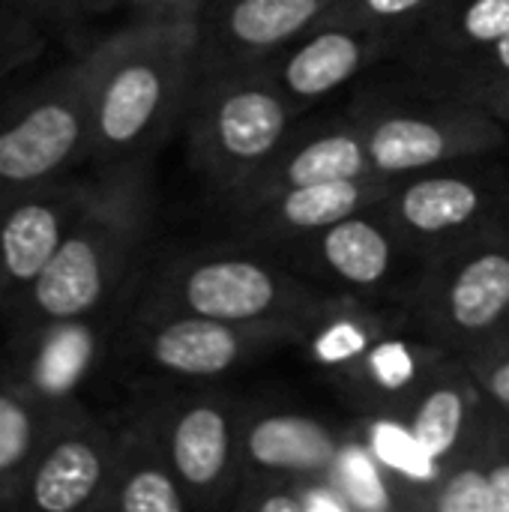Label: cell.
<instances>
[{"mask_svg": "<svg viewBox=\"0 0 509 512\" xmlns=\"http://www.w3.org/2000/svg\"><path fill=\"white\" fill-rule=\"evenodd\" d=\"M507 33L509 0H444L405 42L399 63L411 84H423Z\"/></svg>", "mask_w": 509, "mask_h": 512, "instance_id": "obj_23", "label": "cell"}, {"mask_svg": "<svg viewBox=\"0 0 509 512\" xmlns=\"http://www.w3.org/2000/svg\"><path fill=\"white\" fill-rule=\"evenodd\" d=\"M282 249H291L303 270L336 285L342 294L399 300V306L420 270L414 255L375 213V207L339 219Z\"/></svg>", "mask_w": 509, "mask_h": 512, "instance_id": "obj_13", "label": "cell"}, {"mask_svg": "<svg viewBox=\"0 0 509 512\" xmlns=\"http://www.w3.org/2000/svg\"><path fill=\"white\" fill-rule=\"evenodd\" d=\"M156 222L153 153L99 165L48 270L30 288L12 324L108 312L138 267Z\"/></svg>", "mask_w": 509, "mask_h": 512, "instance_id": "obj_2", "label": "cell"}, {"mask_svg": "<svg viewBox=\"0 0 509 512\" xmlns=\"http://www.w3.org/2000/svg\"><path fill=\"white\" fill-rule=\"evenodd\" d=\"M129 351L153 372L177 381H213L288 345L294 324H243L141 303L129 324Z\"/></svg>", "mask_w": 509, "mask_h": 512, "instance_id": "obj_9", "label": "cell"}, {"mask_svg": "<svg viewBox=\"0 0 509 512\" xmlns=\"http://www.w3.org/2000/svg\"><path fill=\"white\" fill-rule=\"evenodd\" d=\"M402 309L414 330L453 357L509 333V225L420 264Z\"/></svg>", "mask_w": 509, "mask_h": 512, "instance_id": "obj_4", "label": "cell"}, {"mask_svg": "<svg viewBox=\"0 0 509 512\" xmlns=\"http://www.w3.org/2000/svg\"><path fill=\"white\" fill-rule=\"evenodd\" d=\"M117 3H126V0H90V9H111V6H117Z\"/></svg>", "mask_w": 509, "mask_h": 512, "instance_id": "obj_34", "label": "cell"}, {"mask_svg": "<svg viewBox=\"0 0 509 512\" xmlns=\"http://www.w3.org/2000/svg\"><path fill=\"white\" fill-rule=\"evenodd\" d=\"M87 192V180L54 183L0 195V321L9 324L30 288L48 270L66 228Z\"/></svg>", "mask_w": 509, "mask_h": 512, "instance_id": "obj_14", "label": "cell"}, {"mask_svg": "<svg viewBox=\"0 0 509 512\" xmlns=\"http://www.w3.org/2000/svg\"><path fill=\"white\" fill-rule=\"evenodd\" d=\"M501 153L396 177L375 204V213L417 264L456 249L504 222L507 171Z\"/></svg>", "mask_w": 509, "mask_h": 512, "instance_id": "obj_8", "label": "cell"}, {"mask_svg": "<svg viewBox=\"0 0 509 512\" xmlns=\"http://www.w3.org/2000/svg\"><path fill=\"white\" fill-rule=\"evenodd\" d=\"M339 0H213L201 15L198 69L267 63L318 27Z\"/></svg>", "mask_w": 509, "mask_h": 512, "instance_id": "obj_18", "label": "cell"}, {"mask_svg": "<svg viewBox=\"0 0 509 512\" xmlns=\"http://www.w3.org/2000/svg\"><path fill=\"white\" fill-rule=\"evenodd\" d=\"M399 54L402 39L390 33L348 21H321L273 60H267V66L291 102L306 111L363 78L378 63L399 60Z\"/></svg>", "mask_w": 509, "mask_h": 512, "instance_id": "obj_16", "label": "cell"}, {"mask_svg": "<svg viewBox=\"0 0 509 512\" xmlns=\"http://www.w3.org/2000/svg\"><path fill=\"white\" fill-rule=\"evenodd\" d=\"M147 402L192 510H228L240 486V405L216 390L159 393Z\"/></svg>", "mask_w": 509, "mask_h": 512, "instance_id": "obj_10", "label": "cell"}, {"mask_svg": "<svg viewBox=\"0 0 509 512\" xmlns=\"http://www.w3.org/2000/svg\"><path fill=\"white\" fill-rule=\"evenodd\" d=\"M408 321L405 309H384L381 300L354 294L321 297L309 312L300 345L309 363L339 390L360 372L372 351Z\"/></svg>", "mask_w": 509, "mask_h": 512, "instance_id": "obj_22", "label": "cell"}, {"mask_svg": "<svg viewBox=\"0 0 509 512\" xmlns=\"http://www.w3.org/2000/svg\"><path fill=\"white\" fill-rule=\"evenodd\" d=\"M237 450L240 480H321L339 471L348 441L312 414L240 405Z\"/></svg>", "mask_w": 509, "mask_h": 512, "instance_id": "obj_15", "label": "cell"}, {"mask_svg": "<svg viewBox=\"0 0 509 512\" xmlns=\"http://www.w3.org/2000/svg\"><path fill=\"white\" fill-rule=\"evenodd\" d=\"M135 18H198L213 0H126Z\"/></svg>", "mask_w": 509, "mask_h": 512, "instance_id": "obj_30", "label": "cell"}, {"mask_svg": "<svg viewBox=\"0 0 509 512\" xmlns=\"http://www.w3.org/2000/svg\"><path fill=\"white\" fill-rule=\"evenodd\" d=\"M471 453L477 456L495 498V512H509V417L492 408Z\"/></svg>", "mask_w": 509, "mask_h": 512, "instance_id": "obj_27", "label": "cell"}, {"mask_svg": "<svg viewBox=\"0 0 509 512\" xmlns=\"http://www.w3.org/2000/svg\"><path fill=\"white\" fill-rule=\"evenodd\" d=\"M372 174L369 150L360 123L351 111L324 117L312 126H294L288 141L279 153L258 171V177L228 201V207L252 204L270 198L282 189L324 183V180H345V177H366Z\"/></svg>", "mask_w": 509, "mask_h": 512, "instance_id": "obj_20", "label": "cell"}, {"mask_svg": "<svg viewBox=\"0 0 509 512\" xmlns=\"http://www.w3.org/2000/svg\"><path fill=\"white\" fill-rule=\"evenodd\" d=\"M468 105H477L480 111H486L489 117H495L498 123H504L509 129V81H501V84H492L486 90H477L471 93L468 99H462Z\"/></svg>", "mask_w": 509, "mask_h": 512, "instance_id": "obj_31", "label": "cell"}, {"mask_svg": "<svg viewBox=\"0 0 509 512\" xmlns=\"http://www.w3.org/2000/svg\"><path fill=\"white\" fill-rule=\"evenodd\" d=\"M108 315L12 324L0 351V375L45 411L81 402V390L102 363Z\"/></svg>", "mask_w": 509, "mask_h": 512, "instance_id": "obj_12", "label": "cell"}, {"mask_svg": "<svg viewBox=\"0 0 509 512\" xmlns=\"http://www.w3.org/2000/svg\"><path fill=\"white\" fill-rule=\"evenodd\" d=\"M54 411L0 375V512L18 510V498Z\"/></svg>", "mask_w": 509, "mask_h": 512, "instance_id": "obj_24", "label": "cell"}, {"mask_svg": "<svg viewBox=\"0 0 509 512\" xmlns=\"http://www.w3.org/2000/svg\"><path fill=\"white\" fill-rule=\"evenodd\" d=\"M201 57L198 18H135L90 48V159L150 156L186 114Z\"/></svg>", "mask_w": 509, "mask_h": 512, "instance_id": "obj_1", "label": "cell"}, {"mask_svg": "<svg viewBox=\"0 0 509 512\" xmlns=\"http://www.w3.org/2000/svg\"><path fill=\"white\" fill-rule=\"evenodd\" d=\"M459 360L471 369V375L480 384L489 405L509 417V333L492 339L489 345H483Z\"/></svg>", "mask_w": 509, "mask_h": 512, "instance_id": "obj_29", "label": "cell"}, {"mask_svg": "<svg viewBox=\"0 0 509 512\" xmlns=\"http://www.w3.org/2000/svg\"><path fill=\"white\" fill-rule=\"evenodd\" d=\"M114 462V420L84 402L51 414L15 512H99Z\"/></svg>", "mask_w": 509, "mask_h": 512, "instance_id": "obj_11", "label": "cell"}, {"mask_svg": "<svg viewBox=\"0 0 509 512\" xmlns=\"http://www.w3.org/2000/svg\"><path fill=\"white\" fill-rule=\"evenodd\" d=\"M501 156H504V171H507V180H504V222L509 225V144Z\"/></svg>", "mask_w": 509, "mask_h": 512, "instance_id": "obj_33", "label": "cell"}, {"mask_svg": "<svg viewBox=\"0 0 509 512\" xmlns=\"http://www.w3.org/2000/svg\"><path fill=\"white\" fill-rule=\"evenodd\" d=\"M6 3H12V6H18V9H24V6H51V9H63V6H87L90 9V0H6Z\"/></svg>", "mask_w": 509, "mask_h": 512, "instance_id": "obj_32", "label": "cell"}, {"mask_svg": "<svg viewBox=\"0 0 509 512\" xmlns=\"http://www.w3.org/2000/svg\"><path fill=\"white\" fill-rule=\"evenodd\" d=\"M150 402L141 399L114 420V462L99 512H189Z\"/></svg>", "mask_w": 509, "mask_h": 512, "instance_id": "obj_21", "label": "cell"}, {"mask_svg": "<svg viewBox=\"0 0 509 512\" xmlns=\"http://www.w3.org/2000/svg\"><path fill=\"white\" fill-rule=\"evenodd\" d=\"M501 81H509V33L498 42L486 45L483 51L447 66L435 78L423 84H411V87H420L426 93L447 96V99H468L471 93L486 90Z\"/></svg>", "mask_w": 509, "mask_h": 512, "instance_id": "obj_26", "label": "cell"}, {"mask_svg": "<svg viewBox=\"0 0 509 512\" xmlns=\"http://www.w3.org/2000/svg\"><path fill=\"white\" fill-rule=\"evenodd\" d=\"M489 414L492 405L471 369L450 354L396 417L378 420H390L402 429L432 480L474 447Z\"/></svg>", "mask_w": 509, "mask_h": 512, "instance_id": "obj_17", "label": "cell"}, {"mask_svg": "<svg viewBox=\"0 0 509 512\" xmlns=\"http://www.w3.org/2000/svg\"><path fill=\"white\" fill-rule=\"evenodd\" d=\"M45 51V36L30 12L0 0V78L30 66Z\"/></svg>", "mask_w": 509, "mask_h": 512, "instance_id": "obj_28", "label": "cell"}, {"mask_svg": "<svg viewBox=\"0 0 509 512\" xmlns=\"http://www.w3.org/2000/svg\"><path fill=\"white\" fill-rule=\"evenodd\" d=\"M90 48L0 108V195L69 177L90 159Z\"/></svg>", "mask_w": 509, "mask_h": 512, "instance_id": "obj_7", "label": "cell"}, {"mask_svg": "<svg viewBox=\"0 0 509 512\" xmlns=\"http://www.w3.org/2000/svg\"><path fill=\"white\" fill-rule=\"evenodd\" d=\"M300 108L267 63L198 69L186 105L189 162L201 180L231 201L279 153Z\"/></svg>", "mask_w": 509, "mask_h": 512, "instance_id": "obj_3", "label": "cell"}, {"mask_svg": "<svg viewBox=\"0 0 509 512\" xmlns=\"http://www.w3.org/2000/svg\"><path fill=\"white\" fill-rule=\"evenodd\" d=\"M444 0H339L324 21L363 24L405 42L435 15Z\"/></svg>", "mask_w": 509, "mask_h": 512, "instance_id": "obj_25", "label": "cell"}, {"mask_svg": "<svg viewBox=\"0 0 509 512\" xmlns=\"http://www.w3.org/2000/svg\"><path fill=\"white\" fill-rule=\"evenodd\" d=\"M348 111L363 129L372 174L390 180L462 159L498 156L509 144L507 126L477 105L420 87L411 96L366 93Z\"/></svg>", "mask_w": 509, "mask_h": 512, "instance_id": "obj_6", "label": "cell"}, {"mask_svg": "<svg viewBox=\"0 0 509 512\" xmlns=\"http://www.w3.org/2000/svg\"><path fill=\"white\" fill-rule=\"evenodd\" d=\"M390 177L366 174V177H345V180H324L306 183L294 189H282L270 198L228 207L234 228L261 246H288L303 240L339 219L363 213L381 201L387 192Z\"/></svg>", "mask_w": 509, "mask_h": 512, "instance_id": "obj_19", "label": "cell"}, {"mask_svg": "<svg viewBox=\"0 0 509 512\" xmlns=\"http://www.w3.org/2000/svg\"><path fill=\"white\" fill-rule=\"evenodd\" d=\"M324 294L258 252L198 249L168 258L141 303L243 324H294L303 330Z\"/></svg>", "mask_w": 509, "mask_h": 512, "instance_id": "obj_5", "label": "cell"}]
</instances>
